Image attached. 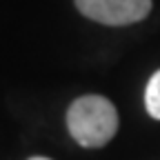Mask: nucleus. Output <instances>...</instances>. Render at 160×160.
<instances>
[{
  "label": "nucleus",
  "mask_w": 160,
  "mask_h": 160,
  "mask_svg": "<svg viewBox=\"0 0 160 160\" xmlns=\"http://www.w3.org/2000/svg\"><path fill=\"white\" fill-rule=\"evenodd\" d=\"M67 129L78 145L105 147L118 131V111L102 96H82L67 111Z\"/></svg>",
  "instance_id": "f257e3e1"
},
{
  "label": "nucleus",
  "mask_w": 160,
  "mask_h": 160,
  "mask_svg": "<svg viewBox=\"0 0 160 160\" xmlns=\"http://www.w3.org/2000/svg\"><path fill=\"white\" fill-rule=\"evenodd\" d=\"M31 160H51V158H42V156H36V158H31Z\"/></svg>",
  "instance_id": "20e7f679"
},
{
  "label": "nucleus",
  "mask_w": 160,
  "mask_h": 160,
  "mask_svg": "<svg viewBox=\"0 0 160 160\" xmlns=\"http://www.w3.org/2000/svg\"><path fill=\"white\" fill-rule=\"evenodd\" d=\"M145 107L147 113L156 120H160V69L149 78L147 89H145Z\"/></svg>",
  "instance_id": "7ed1b4c3"
},
{
  "label": "nucleus",
  "mask_w": 160,
  "mask_h": 160,
  "mask_svg": "<svg viewBox=\"0 0 160 160\" xmlns=\"http://www.w3.org/2000/svg\"><path fill=\"white\" fill-rule=\"evenodd\" d=\"M76 7L100 25L122 27L145 20L151 11V0H76Z\"/></svg>",
  "instance_id": "f03ea898"
}]
</instances>
